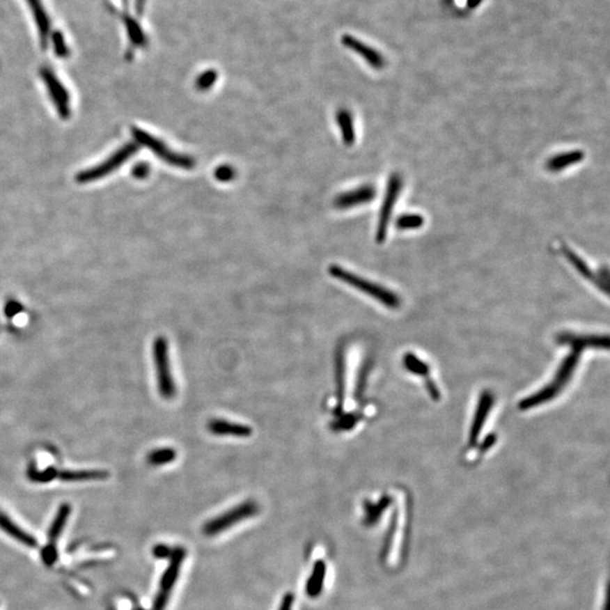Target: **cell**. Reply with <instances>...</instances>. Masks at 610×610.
Instances as JSON below:
<instances>
[{
  "mask_svg": "<svg viewBox=\"0 0 610 610\" xmlns=\"http://www.w3.org/2000/svg\"><path fill=\"white\" fill-rule=\"evenodd\" d=\"M214 175L219 182H230L237 177V171L230 165H219V168L216 169L215 172H214Z\"/></svg>",
  "mask_w": 610,
  "mask_h": 610,
  "instance_id": "obj_31",
  "label": "cell"
},
{
  "mask_svg": "<svg viewBox=\"0 0 610 610\" xmlns=\"http://www.w3.org/2000/svg\"><path fill=\"white\" fill-rule=\"evenodd\" d=\"M187 552L183 547L174 548L173 553L171 555L170 563L162 575L159 582V593L156 595L152 604V610H164L170 599L171 593L173 590L180 571L182 568V563L186 558Z\"/></svg>",
  "mask_w": 610,
  "mask_h": 610,
  "instance_id": "obj_6",
  "label": "cell"
},
{
  "mask_svg": "<svg viewBox=\"0 0 610 610\" xmlns=\"http://www.w3.org/2000/svg\"><path fill=\"white\" fill-rule=\"evenodd\" d=\"M150 165L146 164V163H141V164L136 165L134 170H132V175L136 178V179H146L147 175L150 174Z\"/></svg>",
  "mask_w": 610,
  "mask_h": 610,
  "instance_id": "obj_35",
  "label": "cell"
},
{
  "mask_svg": "<svg viewBox=\"0 0 610 610\" xmlns=\"http://www.w3.org/2000/svg\"><path fill=\"white\" fill-rule=\"evenodd\" d=\"M584 159V152L580 150H571V152H561L557 155L552 156L546 163V169L551 172H559L565 170L571 165L577 164Z\"/></svg>",
  "mask_w": 610,
  "mask_h": 610,
  "instance_id": "obj_17",
  "label": "cell"
},
{
  "mask_svg": "<svg viewBox=\"0 0 610 610\" xmlns=\"http://www.w3.org/2000/svg\"><path fill=\"white\" fill-rule=\"evenodd\" d=\"M22 310V305L17 301H9L5 306V314L7 317L13 318L16 314L19 313Z\"/></svg>",
  "mask_w": 610,
  "mask_h": 610,
  "instance_id": "obj_36",
  "label": "cell"
},
{
  "mask_svg": "<svg viewBox=\"0 0 610 610\" xmlns=\"http://www.w3.org/2000/svg\"><path fill=\"white\" fill-rule=\"evenodd\" d=\"M57 475L58 469L54 467H48L45 470H39L36 467L30 466L27 470V477L31 482L39 483V484L52 482L54 479L57 478Z\"/></svg>",
  "mask_w": 610,
  "mask_h": 610,
  "instance_id": "obj_26",
  "label": "cell"
},
{
  "mask_svg": "<svg viewBox=\"0 0 610 610\" xmlns=\"http://www.w3.org/2000/svg\"><path fill=\"white\" fill-rule=\"evenodd\" d=\"M375 196H377V189L371 185H365V186L354 189L352 191L341 194L336 198L334 205L338 210H348V208H353V207L370 203V201H373Z\"/></svg>",
  "mask_w": 610,
  "mask_h": 610,
  "instance_id": "obj_10",
  "label": "cell"
},
{
  "mask_svg": "<svg viewBox=\"0 0 610 610\" xmlns=\"http://www.w3.org/2000/svg\"><path fill=\"white\" fill-rule=\"evenodd\" d=\"M329 274L334 279H339V281H344L346 284L350 285L352 288H357V290H361V292L366 294L368 297L377 299L379 302L386 305L388 308H397L400 306V299H399L397 294L382 288L380 285L374 284L372 281H366V279L355 275L353 272H347V270H345L341 267L332 265V266L329 267Z\"/></svg>",
  "mask_w": 610,
  "mask_h": 610,
  "instance_id": "obj_2",
  "label": "cell"
},
{
  "mask_svg": "<svg viewBox=\"0 0 610 610\" xmlns=\"http://www.w3.org/2000/svg\"><path fill=\"white\" fill-rule=\"evenodd\" d=\"M571 344L573 345L574 350L563 362L556 377L552 381L549 386L537 392L535 395L530 396L528 398L521 401L520 404H519L520 409H530V408H533V407L540 406V405L544 404L546 401H549L555 396L558 395V392L566 386L568 381L571 379L572 373H573L575 368H577L579 359H580L581 350L584 348L582 345L577 344V343H571Z\"/></svg>",
  "mask_w": 610,
  "mask_h": 610,
  "instance_id": "obj_1",
  "label": "cell"
},
{
  "mask_svg": "<svg viewBox=\"0 0 610 610\" xmlns=\"http://www.w3.org/2000/svg\"><path fill=\"white\" fill-rule=\"evenodd\" d=\"M494 442H495V437H488L487 441H486V443H485V444H483L482 450L487 449L488 446H491V444H493Z\"/></svg>",
  "mask_w": 610,
  "mask_h": 610,
  "instance_id": "obj_40",
  "label": "cell"
},
{
  "mask_svg": "<svg viewBox=\"0 0 610 610\" xmlns=\"http://www.w3.org/2000/svg\"><path fill=\"white\" fill-rule=\"evenodd\" d=\"M123 23L127 29L129 40L134 47H144L146 45L147 39L144 31L139 26L137 22L132 16H123Z\"/></svg>",
  "mask_w": 610,
  "mask_h": 610,
  "instance_id": "obj_24",
  "label": "cell"
},
{
  "mask_svg": "<svg viewBox=\"0 0 610 610\" xmlns=\"http://www.w3.org/2000/svg\"><path fill=\"white\" fill-rule=\"evenodd\" d=\"M390 504V499L388 496L383 497L382 500L379 501L377 504H372V503H365V524L372 526L377 522V519L381 517L382 512L388 508Z\"/></svg>",
  "mask_w": 610,
  "mask_h": 610,
  "instance_id": "obj_25",
  "label": "cell"
},
{
  "mask_svg": "<svg viewBox=\"0 0 610 610\" xmlns=\"http://www.w3.org/2000/svg\"><path fill=\"white\" fill-rule=\"evenodd\" d=\"M0 529L3 530L10 537L25 546L32 544V540H33L30 533H27L26 531L22 529L21 526H18L15 522H13L12 519L7 517L1 511H0Z\"/></svg>",
  "mask_w": 610,
  "mask_h": 610,
  "instance_id": "obj_20",
  "label": "cell"
},
{
  "mask_svg": "<svg viewBox=\"0 0 610 610\" xmlns=\"http://www.w3.org/2000/svg\"><path fill=\"white\" fill-rule=\"evenodd\" d=\"M40 76L42 78L60 118L68 119L70 117V97L66 87L63 86L59 78L49 67H42L40 69Z\"/></svg>",
  "mask_w": 610,
  "mask_h": 610,
  "instance_id": "obj_9",
  "label": "cell"
},
{
  "mask_svg": "<svg viewBox=\"0 0 610 610\" xmlns=\"http://www.w3.org/2000/svg\"><path fill=\"white\" fill-rule=\"evenodd\" d=\"M138 150H139V147L137 144L129 143L126 146L121 147L118 152H114V155L110 156L107 161L103 162L97 166L81 171V173L76 175V182H93V181H97L102 178L107 177L111 172L117 170L120 165L126 163L130 156L135 155Z\"/></svg>",
  "mask_w": 610,
  "mask_h": 610,
  "instance_id": "obj_7",
  "label": "cell"
},
{
  "mask_svg": "<svg viewBox=\"0 0 610 610\" xmlns=\"http://www.w3.org/2000/svg\"><path fill=\"white\" fill-rule=\"evenodd\" d=\"M58 558V552L56 546L47 545L42 551V559L45 565L52 566Z\"/></svg>",
  "mask_w": 610,
  "mask_h": 610,
  "instance_id": "obj_33",
  "label": "cell"
},
{
  "mask_svg": "<svg viewBox=\"0 0 610 610\" xmlns=\"http://www.w3.org/2000/svg\"><path fill=\"white\" fill-rule=\"evenodd\" d=\"M152 357L155 365L157 389L162 398L170 400L175 397L177 389L171 371L169 343L165 337L159 336L152 343Z\"/></svg>",
  "mask_w": 610,
  "mask_h": 610,
  "instance_id": "obj_3",
  "label": "cell"
},
{
  "mask_svg": "<svg viewBox=\"0 0 610 610\" xmlns=\"http://www.w3.org/2000/svg\"><path fill=\"white\" fill-rule=\"evenodd\" d=\"M217 77H219L217 72L214 70V69L206 70V72L198 76L197 81H196V87L199 91H208L214 86L216 81H217Z\"/></svg>",
  "mask_w": 610,
  "mask_h": 610,
  "instance_id": "obj_28",
  "label": "cell"
},
{
  "mask_svg": "<svg viewBox=\"0 0 610 610\" xmlns=\"http://www.w3.org/2000/svg\"><path fill=\"white\" fill-rule=\"evenodd\" d=\"M359 422V416L355 414H348V415H339V419L332 424V428L335 431H347L353 428L356 423Z\"/></svg>",
  "mask_w": 610,
  "mask_h": 610,
  "instance_id": "obj_30",
  "label": "cell"
},
{
  "mask_svg": "<svg viewBox=\"0 0 610 610\" xmlns=\"http://www.w3.org/2000/svg\"><path fill=\"white\" fill-rule=\"evenodd\" d=\"M132 135L135 137L138 144L150 148L155 155L159 156V159L166 162L172 166L185 169V170H191L195 166L196 161L192 159L191 156L172 152L163 141L150 135L143 129L132 128Z\"/></svg>",
  "mask_w": 610,
  "mask_h": 610,
  "instance_id": "obj_5",
  "label": "cell"
},
{
  "mask_svg": "<svg viewBox=\"0 0 610 610\" xmlns=\"http://www.w3.org/2000/svg\"><path fill=\"white\" fill-rule=\"evenodd\" d=\"M294 604L293 593H288L281 599V604H279V610H292Z\"/></svg>",
  "mask_w": 610,
  "mask_h": 610,
  "instance_id": "obj_37",
  "label": "cell"
},
{
  "mask_svg": "<svg viewBox=\"0 0 610 610\" xmlns=\"http://www.w3.org/2000/svg\"><path fill=\"white\" fill-rule=\"evenodd\" d=\"M50 36L56 56L59 58H66L69 54V48L67 47L63 34L60 33V31H54V33L50 34Z\"/></svg>",
  "mask_w": 610,
  "mask_h": 610,
  "instance_id": "obj_29",
  "label": "cell"
},
{
  "mask_svg": "<svg viewBox=\"0 0 610 610\" xmlns=\"http://www.w3.org/2000/svg\"><path fill=\"white\" fill-rule=\"evenodd\" d=\"M341 42H343L345 47H347V48L353 50L356 54H359L374 69L380 70V69L386 66V60L382 57V54L380 52H377L375 49L365 45L362 41L355 39L354 36L346 34V36L341 38Z\"/></svg>",
  "mask_w": 610,
  "mask_h": 610,
  "instance_id": "obj_11",
  "label": "cell"
},
{
  "mask_svg": "<svg viewBox=\"0 0 610 610\" xmlns=\"http://www.w3.org/2000/svg\"><path fill=\"white\" fill-rule=\"evenodd\" d=\"M207 430L217 437H248L252 435V428L247 425L228 422L226 419H210Z\"/></svg>",
  "mask_w": 610,
  "mask_h": 610,
  "instance_id": "obj_12",
  "label": "cell"
},
{
  "mask_svg": "<svg viewBox=\"0 0 610 610\" xmlns=\"http://www.w3.org/2000/svg\"><path fill=\"white\" fill-rule=\"evenodd\" d=\"M259 504L254 500H247L239 506H234L223 515L212 517L203 526V533L206 535H216L224 533L230 526L254 517L259 513Z\"/></svg>",
  "mask_w": 610,
  "mask_h": 610,
  "instance_id": "obj_4",
  "label": "cell"
},
{
  "mask_svg": "<svg viewBox=\"0 0 610 610\" xmlns=\"http://www.w3.org/2000/svg\"><path fill=\"white\" fill-rule=\"evenodd\" d=\"M173 553V549L170 548V546L164 544L156 545L154 549H152V554H154V556L156 558L159 559H168L170 558L171 555Z\"/></svg>",
  "mask_w": 610,
  "mask_h": 610,
  "instance_id": "obj_34",
  "label": "cell"
},
{
  "mask_svg": "<svg viewBox=\"0 0 610 610\" xmlns=\"http://www.w3.org/2000/svg\"><path fill=\"white\" fill-rule=\"evenodd\" d=\"M424 225V217L419 214H405L399 216L396 221V226L399 230H416Z\"/></svg>",
  "mask_w": 610,
  "mask_h": 610,
  "instance_id": "obj_27",
  "label": "cell"
},
{
  "mask_svg": "<svg viewBox=\"0 0 610 610\" xmlns=\"http://www.w3.org/2000/svg\"><path fill=\"white\" fill-rule=\"evenodd\" d=\"M177 451L166 446V448H161V449H155L150 451L146 457V462L152 467H161L163 464H171L177 459Z\"/></svg>",
  "mask_w": 610,
  "mask_h": 610,
  "instance_id": "obj_23",
  "label": "cell"
},
{
  "mask_svg": "<svg viewBox=\"0 0 610 610\" xmlns=\"http://www.w3.org/2000/svg\"><path fill=\"white\" fill-rule=\"evenodd\" d=\"M109 477L108 471L101 469L58 470L57 478L63 482H88L103 480Z\"/></svg>",
  "mask_w": 610,
  "mask_h": 610,
  "instance_id": "obj_16",
  "label": "cell"
},
{
  "mask_svg": "<svg viewBox=\"0 0 610 610\" xmlns=\"http://www.w3.org/2000/svg\"><path fill=\"white\" fill-rule=\"evenodd\" d=\"M346 366H345V355L344 350H338L337 356H336V384H337V407H336L335 414L337 416L341 415L343 408H344L345 401V381H346Z\"/></svg>",
  "mask_w": 610,
  "mask_h": 610,
  "instance_id": "obj_18",
  "label": "cell"
},
{
  "mask_svg": "<svg viewBox=\"0 0 610 610\" xmlns=\"http://www.w3.org/2000/svg\"><path fill=\"white\" fill-rule=\"evenodd\" d=\"M145 3H146V0H136V8L139 14H141L144 10Z\"/></svg>",
  "mask_w": 610,
  "mask_h": 610,
  "instance_id": "obj_39",
  "label": "cell"
},
{
  "mask_svg": "<svg viewBox=\"0 0 610 610\" xmlns=\"http://www.w3.org/2000/svg\"><path fill=\"white\" fill-rule=\"evenodd\" d=\"M26 3L30 7L31 12L33 14L36 29L39 31L40 43L42 45V48H47L49 36L51 34V24L48 14L43 7L42 1L41 0H26Z\"/></svg>",
  "mask_w": 610,
  "mask_h": 610,
  "instance_id": "obj_13",
  "label": "cell"
},
{
  "mask_svg": "<svg viewBox=\"0 0 610 610\" xmlns=\"http://www.w3.org/2000/svg\"><path fill=\"white\" fill-rule=\"evenodd\" d=\"M492 405H493V397H492L491 393L487 391L483 392L480 400H479L478 408L476 412L475 419H474L471 430H470V446H475L477 443L479 433L482 431L483 425L485 424V421L487 419Z\"/></svg>",
  "mask_w": 610,
  "mask_h": 610,
  "instance_id": "obj_14",
  "label": "cell"
},
{
  "mask_svg": "<svg viewBox=\"0 0 610 610\" xmlns=\"http://www.w3.org/2000/svg\"><path fill=\"white\" fill-rule=\"evenodd\" d=\"M72 513V506H69L68 503H63L58 508L57 515L54 517L52 524H51L50 529L48 533V544L50 546H56L58 538L63 533V528L66 526L68 521L69 515Z\"/></svg>",
  "mask_w": 610,
  "mask_h": 610,
  "instance_id": "obj_19",
  "label": "cell"
},
{
  "mask_svg": "<svg viewBox=\"0 0 610 610\" xmlns=\"http://www.w3.org/2000/svg\"><path fill=\"white\" fill-rule=\"evenodd\" d=\"M401 187H402V179L400 174L392 173L379 216V224H377V237H375L377 243H383L386 241L392 210L395 208L396 201L398 199Z\"/></svg>",
  "mask_w": 610,
  "mask_h": 610,
  "instance_id": "obj_8",
  "label": "cell"
},
{
  "mask_svg": "<svg viewBox=\"0 0 610 610\" xmlns=\"http://www.w3.org/2000/svg\"><path fill=\"white\" fill-rule=\"evenodd\" d=\"M405 364H406L407 368L409 370V371L414 372L416 374H426L428 372V368L422 361H419V359H416V356L414 355H407L406 359H405Z\"/></svg>",
  "mask_w": 610,
  "mask_h": 610,
  "instance_id": "obj_32",
  "label": "cell"
},
{
  "mask_svg": "<svg viewBox=\"0 0 610 610\" xmlns=\"http://www.w3.org/2000/svg\"><path fill=\"white\" fill-rule=\"evenodd\" d=\"M336 120L341 128V136L345 145L352 146L355 143V129H354V121L352 114L350 111L346 109H341L336 114Z\"/></svg>",
  "mask_w": 610,
  "mask_h": 610,
  "instance_id": "obj_21",
  "label": "cell"
},
{
  "mask_svg": "<svg viewBox=\"0 0 610 610\" xmlns=\"http://www.w3.org/2000/svg\"><path fill=\"white\" fill-rule=\"evenodd\" d=\"M428 390H430V393H431L432 397H433L434 399L440 398V392H439V390L435 388L433 382H431V381L428 382Z\"/></svg>",
  "mask_w": 610,
  "mask_h": 610,
  "instance_id": "obj_38",
  "label": "cell"
},
{
  "mask_svg": "<svg viewBox=\"0 0 610 610\" xmlns=\"http://www.w3.org/2000/svg\"><path fill=\"white\" fill-rule=\"evenodd\" d=\"M563 253L565 254L568 260L571 263L572 266L574 267L577 272H580L581 275L586 277V279L593 281L599 286L598 276L595 275L589 266L584 263V259H581L574 251H572L571 249L566 246H562Z\"/></svg>",
  "mask_w": 610,
  "mask_h": 610,
  "instance_id": "obj_22",
  "label": "cell"
},
{
  "mask_svg": "<svg viewBox=\"0 0 610 610\" xmlns=\"http://www.w3.org/2000/svg\"><path fill=\"white\" fill-rule=\"evenodd\" d=\"M327 566L322 559L314 563L311 574L305 584V593L310 598H317L321 595L326 580Z\"/></svg>",
  "mask_w": 610,
  "mask_h": 610,
  "instance_id": "obj_15",
  "label": "cell"
}]
</instances>
